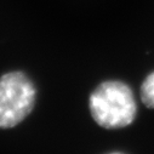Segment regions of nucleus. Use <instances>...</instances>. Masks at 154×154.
I'll return each mask as SVG.
<instances>
[{
    "mask_svg": "<svg viewBox=\"0 0 154 154\" xmlns=\"http://www.w3.org/2000/svg\"><path fill=\"white\" fill-rule=\"evenodd\" d=\"M89 104L94 120L104 129L130 125L137 112L131 89L122 82L102 83L91 94Z\"/></svg>",
    "mask_w": 154,
    "mask_h": 154,
    "instance_id": "1",
    "label": "nucleus"
},
{
    "mask_svg": "<svg viewBox=\"0 0 154 154\" xmlns=\"http://www.w3.org/2000/svg\"><path fill=\"white\" fill-rule=\"evenodd\" d=\"M35 88L21 72H11L0 78V129L20 124L32 112Z\"/></svg>",
    "mask_w": 154,
    "mask_h": 154,
    "instance_id": "2",
    "label": "nucleus"
},
{
    "mask_svg": "<svg viewBox=\"0 0 154 154\" xmlns=\"http://www.w3.org/2000/svg\"><path fill=\"white\" fill-rule=\"evenodd\" d=\"M141 98L146 107L154 108V72L147 76L141 85Z\"/></svg>",
    "mask_w": 154,
    "mask_h": 154,
    "instance_id": "3",
    "label": "nucleus"
},
{
    "mask_svg": "<svg viewBox=\"0 0 154 154\" xmlns=\"http://www.w3.org/2000/svg\"><path fill=\"white\" fill-rule=\"evenodd\" d=\"M110 154H122V153H110Z\"/></svg>",
    "mask_w": 154,
    "mask_h": 154,
    "instance_id": "4",
    "label": "nucleus"
}]
</instances>
